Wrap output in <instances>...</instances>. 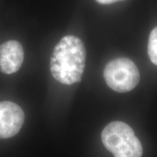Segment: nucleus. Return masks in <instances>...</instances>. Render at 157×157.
Listing matches in <instances>:
<instances>
[{
    "label": "nucleus",
    "mask_w": 157,
    "mask_h": 157,
    "mask_svg": "<svg viewBox=\"0 0 157 157\" xmlns=\"http://www.w3.org/2000/svg\"><path fill=\"white\" fill-rule=\"evenodd\" d=\"M103 76L108 86L119 93L131 91L140 82V72L136 65L125 58H116L108 63Z\"/></svg>",
    "instance_id": "3"
},
{
    "label": "nucleus",
    "mask_w": 157,
    "mask_h": 157,
    "mask_svg": "<svg viewBox=\"0 0 157 157\" xmlns=\"http://www.w3.org/2000/svg\"><path fill=\"white\" fill-rule=\"evenodd\" d=\"M86 62V49L78 37L66 36L55 47L50 60L53 77L63 84L81 81Z\"/></svg>",
    "instance_id": "1"
},
{
    "label": "nucleus",
    "mask_w": 157,
    "mask_h": 157,
    "mask_svg": "<svg viewBox=\"0 0 157 157\" xmlns=\"http://www.w3.org/2000/svg\"><path fill=\"white\" fill-rule=\"evenodd\" d=\"M22 109L10 101L0 102V138H10L19 132L24 123Z\"/></svg>",
    "instance_id": "4"
},
{
    "label": "nucleus",
    "mask_w": 157,
    "mask_h": 157,
    "mask_svg": "<svg viewBox=\"0 0 157 157\" xmlns=\"http://www.w3.org/2000/svg\"><path fill=\"white\" fill-rule=\"evenodd\" d=\"M105 148L114 157H142L143 147L133 129L122 121H113L101 133Z\"/></svg>",
    "instance_id": "2"
},
{
    "label": "nucleus",
    "mask_w": 157,
    "mask_h": 157,
    "mask_svg": "<svg viewBox=\"0 0 157 157\" xmlns=\"http://www.w3.org/2000/svg\"><path fill=\"white\" fill-rule=\"evenodd\" d=\"M119 1H123V0H96V2L102 5H110V4H113Z\"/></svg>",
    "instance_id": "7"
},
{
    "label": "nucleus",
    "mask_w": 157,
    "mask_h": 157,
    "mask_svg": "<svg viewBox=\"0 0 157 157\" xmlns=\"http://www.w3.org/2000/svg\"><path fill=\"white\" fill-rule=\"evenodd\" d=\"M24 52L22 45L10 40L0 45V71L11 74L17 71L22 66Z\"/></svg>",
    "instance_id": "5"
},
{
    "label": "nucleus",
    "mask_w": 157,
    "mask_h": 157,
    "mask_svg": "<svg viewBox=\"0 0 157 157\" xmlns=\"http://www.w3.org/2000/svg\"><path fill=\"white\" fill-rule=\"evenodd\" d=\"M148 54L151 61L157 66V26L153 29L149 35Z\"/></svg>",
    "instance_id": "6"
}]
</instances>
